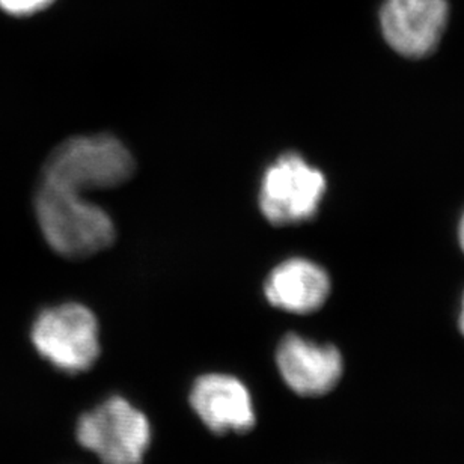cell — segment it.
<instances>
[{
	"label": "cell",
	"mask_w": 464,
	"mask_h": 464,
	"mask_svg": "<svg viewBox=\"0 0 464 464\" xmlns=\"http://www.w3.org/2000/svg\"><path fill=\"white\" fill-rule=\"evenodd\" d=\"M36 220L50 247L67 258H86L115 240V227L106 211L81 193L40 181Z\"/></svg>",
	"instance_id": "1"
},
{
	"label": "cell",
	"mask_w": 464,
	"mask_h": 464,
	"mask_svg": "<svg viewBox=\"0 0 464 464\" xmlns=\"http://www.w3.org/2000/svg\"><path fill=\"white\" fill-rule=\"evenodd\" d=\"M133 172L129 150L118 139L100 134L68 139L54 148L43 168L41 181L82 193L121 186Z\"/></svg>",
	"instance_id": "2"
},
{
	"label": "cell",
	"mask_w": 464,
	"mask_h": 464,
	"mask_svg": "<svg viewBox=\"0 0 464 464\" xmlns=\"http://www.w3.org/2000/svg\"><path fill=\"white\" fill-rule=\"evenodd\" d=\"M77 440L104 464H140L151 442V425L131 402L112 397L82 416Z\"/></svg>",
	"instance_id": "3"
},
{
	"label": "cell",
	"mask_w": 464,
	"mask_h": 464,
	"mask_svg": "<svg viewBox=\"0 0 464 464\" xmlns=\"http://www.w3.org/2000/svg\"><path fill=\"white\" fill-rule=\"evenodd\" d=\"M31 338L45 361L68 374L90 370L100 356L99 323L83 304L45 309L36 317Z\"/></svg>",
	"instance_id": "4"
},
{
	"label": "cell",
	"mask_w": 464,
	"mask_h": 464,
	"mask_svg": "<svg viewBox=\"0 0 464 464\" xmlns=\"http://www.w3.org/2000/svg\"><path fill=\"white\" fill-rule=\"evenodd\" d=\"M326 177L304 157L288 152L279 157L266 174L259 190V208L277 227L302 224L317 215Z\"/></svg>",
	"instance_id": "5"
},
{
	"label": "cell",
	"mask_w": 464,
	"mask_h": 464,
	"mask_svg": "<svg viewBox=\"0 0 464 464\" xmlns=\"http://www.w3.org/2000/svg\"><path fill=\"white\" fill-rule=\"evenodd\" d=\"M447 0H384L380 26L391 49L420 59L438 49L447 31Z\"/></svg>",
	"instance_id": "6"
},
{
	"label": "cell",
	"mask_w": 464,
	"mask_h": 464,
	"mask_svg": "<svg viewBox=\"0 0 464 464\" xmlns=\"http://www.w3.org/2000/svg\"><path fill=\"white\" fill-rule=\"evenodd\" d=\"M276 365L286 386L302 397L331 392L344 372V359L335 345L318 344L295 334L281 341Z\"/></svg>",
	"instance_id": "7"
},
{
	"label": "cell",
	"mask_w": 464,
	"mask_h": 464,
	"mask_svg": "<svg viewBox=\"0 0 464 464\" xmlns=\"http://www.w3.org/2000/svg\"><path fill=\"white\" fill-rule=\"evenodd\" d=\"M193 411L216 434L246 433L255 425L254 402L240 380L227 374H206L193 384Z\"/></svg>",
	"instance_id": "8"
},
{
	"label": "cell",
	"mask_w": 464,
	"mask_h": 464,
	"mask_svg": "<svg viewBox=\"0 0 464 464\" xmlns=\"http://www.w3.org/2000/svg\"><path fill=\"white\" fill-rule=\"evenodd\" d=\"M331 277L324 268L304 258L279 264L266 282V297L286 313L313 314L326 304Z\"/></svg>",
	"instance_id": "9"
},
{
	"label": "cell",
	"mask_w": 464,
	"mask_h": 464,
	"mask_svg": "<svg viewBox=\"0 0 464 464\" xmlns=\"http://www.w3.org/2000/svg\"><path fill=\"white\" fill-rule=\"evenodd\" d=\"M53 0H0V8L13 15H31L47 8Z\"/></svg>",
	"instance_id": "10"
},
{
	"label": "cell",
	"mask_w": 464,
	"mask_h": 464,
	"mask_svg": "<svg viewBox=\"0 0 464 464\" xmlns=\"http://www.w3.org/2000/svg\"><path fill=\"white\" fill-rule=\"evenodd\" d=\"M459 327H460L461 335L464 336V295L461 297L460 315H459Z\"/></svg>",
	"instance_id": "11"
},
{
	"label": "cell",
	"mask_w": 464,
	"mask_h": 464,
	"mask_svg": "<svg viewBox=\"0 0 464 464\" xmlns=\"http://www.w3.org/2000/svg\"><path fill=\"white\" fill-rule=\"evenodd\" d=\"M459 240H460L461 249L464 252V215L460 220V227H459Z\"/></svg>",
	"instance_id": "12"
}]
</instances>
